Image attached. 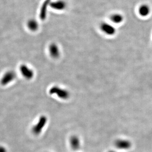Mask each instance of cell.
I'll return each instance as SVG.
<instances>
[{"label":"cell","instance_id":"obj_1","mask_svg":"<svg viewBox=\"0 0 152 152\" xmlns=\"http://www.w3.org/2000/svg\"><path fill=\"white\" fill-rule=\"evenodd\" d=\"M50 95H56L61 99H66L69 97V93L68 91L62 89L57 86H54L49 90Z\"/></svg>","mask_w":152,"mask_h":152},{"label":"cell","instance_id":"obj_2","mask_svg":"<svg viewBox=\"0 0 152 152\" xmlns=\"http://www.w3.org/2000/svg\"><path fill=\"white\" fill-rule=\"evenodd\" d=\"M48 119L45 116H42L39 119L38 122L32 128V132L35 135H39L42 132V130L45 127L47 123Z\"/></svg>","mask_w":152,"mask_h":152},{"label":"cell","instance_id":"obj_3","mask_svg":"<svg viewBox=\"0 0 152 152\" xmlns=\"http://www.w3.org/2000/svg\"><path fill=\"white\" fill-rule=\"evenodd\" d=\"M100 28L102 32L108 36H113L116 32L115 28L112 25L106 22L102 23Z\"/></svg>","mask_w":152,"mask_h":152},{"label":"cell","instance_id":"obj_4","mask_svg":"<svg viewBox=\"0 0 152 152\" xmlns=\"http://www.w3.org/2000/svg\"><path fill=\"white\" fill-rule=\"evenodd\" d=\"M16 74L13 71H8L4 73L1 80V83L3 85L8 84L15 79Z\"/></svg>","mask_w":152,"mask_h":152},{"label":"cell","instance_id":"obj_5","mask_svg":"<svg viewBox=\"0 0 152 152\" xmlns=\"http://www.w3.org/2000/svg\"><path fill=\"white\" fill-rule=\"evenodd\" d=\"M20 71L22 75L26 79H31L34 76V72L32 69L26 65H22L20 67Z\"/></svg>","mask_w":152,"mask_h":152},{"label":"cell","instance_id":"obj_6","mask_svg":"<svg viewBox=\"0 0 152 152\" xmlns=\"http://www.w3.org/2000/svg\"><path fill=\"white\" fill-rule=\"evenodd\" d=\"M131 142L126 139H118L115 142V146L121 150L128 149L131 147Z\"/></svg>","mask_w":152,"mask_h":152},{"label":"cell","instance_id":"obj_7","mask_svg":"<svg viewBox=\"0 0 152 152\" xmlns=\"http://www.w3.org/2000/svg\"><path fill=\"white\" fill-rule=\"evenodd\" d=\"M70 146L74 151H77L80 146V142L79 138L75 135L72 136L70 138Z\"/></svg>","mask_w":152,"mask_h":152},{"label":"cell","instance_id":"obj_8","mask_svg":"<svg viewBox=\"0 0 152 152\" xmlns=\"http://www.w3.org/2000/svg\"><path fill=\"white\" fill-rule=\"evenodd\" d=\"M66 3L62 0H59L50 3L51 7L56 10H63L66 7Z\"/></svg>","mask_w":152,"mask_h":152},{"label":"cell","instance_id":"obj_9","mask_svg":"<svg viewBox=\"0 0 152 152\" xmlns=\"http://www.w3.org/2000/svg\"><path fill=\"white\" fill-rule=\"evenodd\" d=\"M49 52L50 56L54 58H57L60 55V50L55 43H52L49 47Z\"/></svg>","mask_w":152,"mask_h":152},{"label":"cell","instance_id":"obj_10","mask_svg":"<svg viewBox=\"0 0 152 152\" xmlns=\"http://www.w3.org/2000/svg\"><path fill=\"white\" fill-rule=\"evenodd\" d=\"M151 12L150 7L147 4L141 5L138 9V13L141 16L146 17L149 15Z\"/></svg>","mask_w":152,"mask_h":152},{"label":"cell","instance_id":"obj_11","mask_svg":"<svg viewBox=\"0 0 152 152\" xmlns=\"http://www.w3.org/2000/svg\"><path fill=\"white\" fill-rule=\"evenodd\" d=\"M110 20L115 24H120L123 21L124 17L122 15L119 13H114L110 16Z\"/></svg>","mask_w":152,"mask_h":152},{"label":"cell","instance_id":"obj_12","mask_svg":"<svg viewBox=\"0 0 152 152\" xmlns=\"http://www.w3.org/2000/svg\"><path fill=\"white\" fill-rule=\"evenodd\" d=\"M27 26L31 31H36L39 28V24L35 19H31L28 21Z\"/></svg>","mask_w":152,"mask_h":152},{"label":"cell","instance_id":"obj_13","mask_svg":"<svg viewBox=\"0 0 152 152\" xmlns=\"http://www.w3.org/2000/svg\"><path fill=\"white\" fill-rule=\"evenodd\" d=\"M49 0H47L43 4V6L42 7L41 11H40V16L41 18L43 20L45 19V18L46 17V11L48 9V6L49 4Z\"/></svg>","mask_w":152,"mask_h":152},{"label":"cell","instance_id":"obj_14","mask_svg":"<svg viewBox=\"0 0 152 152\" xmlns=\"http://www.w3.org/2000/svg\"><path fill=\"white\" fill-rule=\"evenodd\" d=\"M0 152H7L6 148L3 146H0Z\"/></svg>","mask_w":152,"mask_h":152},{"label":"cell","instance_id":"obj_15","mask_svg":"<svg viewBox=\"0 0 152 152\" xmlns=\"http://www.w3.org/2000/svg\"><path fill=\"white\" fill-rule=\"evenodd\" d=\"M115 152V151H109V152Z\"/></svg>","mask_w":152,"mask_h":152}]
</instances>
